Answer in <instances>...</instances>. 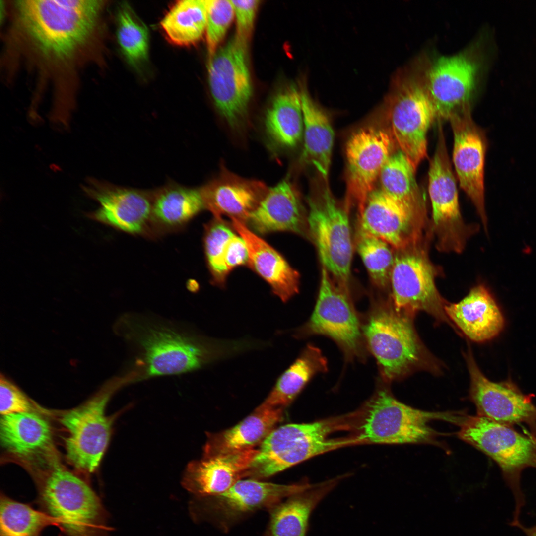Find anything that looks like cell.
Listing matches in <instances>:
<instances>
[{"label":"cell","instance_id":"obj_9","mask_svg":"<svg viewBox=\"0 0 536 536\" xmlns=\"http://www.w3.org/2000/svg\"><path fill=\"white\" fill-rule=\"evenodd\" d=\"M133 383L127 374L108 380L82 404L65 412L60 421L66 429V457L76 469L87 473L98 467L108 446L112 419L105 414L108 402L122 387Z\"/></svg>","mask_w":536,"mask_h":536},{"label":"cell","instance_id":"obj_15","mask_svg":"<svg viewBox=\"0 0 536 536\" xmlns=\"http://www.w3.org/2000/svg\"><path fill=\"white\" fill-rule=\"evenodd\" d=\"M307 224L323 266L341 287L349 290L353 242L348 210L328 188L320 200L308 199Z\"/></svg>","mask_w":536,"mask_h":536},{"label":"cell","instance_id":"obj_24","mask_svg":"<svg viewBox=\"0 0 536 536\" xmlns=\"http://www.w3.org/2000/svg\"><path fill=\"white\" fill-rule=\"evenodd\" d=\"M445 313L469 339L483 342L493 339L502 331V313L487 288L479 285L456 303H447Z\"/></svg>","mask_w":536,"mask_h":536},{"label":"cell","instance_id":"obj_6","mask_svg":"<svg viewBox=\"0 0 536 536\" xmlns=\"http://www.w3.org/2000/svg\"><path fill=\"white\" fill-rule=\"evenodd\" d=\"M496 51L494 37L487 32L472 47L433 61L427 59L426 84L439 122L470 110Z\"/></svg>","mask_w":536,"mask_h":536},{"label":"cell","instance_id":"obj_31","mask_svg":"<svg viewBox=\"0 0 536 536\" xmlns=\"http://www.w3.org/2000/svg\"><path fill=\"white\" fill-rule=\"evenodd\" d=\"M204 208L200 189L170 184L153 192V236L182 229Z\"/></svg>","mask_w":536,"mask_h":536},{"label":"cell","instance_id":"obj_23","mask_svg":"<svg viewBox=\"0 0 536 536\" xmlns=\"http://www.w3.org/2000/svg\"><path fill=\"white\" fill-rule=\"evenodd\" d=\"M234 230L245 241L248 264L270 286L283 302L298 293L299 274L276 250L256 234L243 222L231 218Z\"/></svg>","mask_w":536,"mask_h":536},{"label":"cell","instance_id":"obj_28","mask_svg":"<svg viewBox=\"0 0 536 536\" xmlns=\"http://www.w3.org/2000/svg\"><path fill=\"white\" fill-rule=\"evenodd\" d=\"M340 478L317 484L293 494L271 508L264 536H306L311 515Z\"/></svg>","mask_w":536,"mask_h":536},{"label":"cell","instance_id":"obj_29","mask_svg":"<svg viewBox=\"0 0 536 536\" xmlns=\"http://www.w3.org/2000/svg\"><path fill=\"white\" fill-rule=\"evenodd\" d=\"M282 417V409L259 405L233 427L210 434L203 448V456L228 455L254 448L263 442Z\"/></svg>","mask_w":536,"mask_h":536},{"label":"cell","instance_id":"obj_43","mask_svg":"<svg viewBox=\"0 0 536 536\" xmlns=\"http://www.w3.org/2000/svg\"><path fill=\"white\" fill-rule=\"evenodd\" d=\"M515 527L521 530L526 536H536V524L531 527H526L520 522Z\"/></svg>","mask_w":536,"mask_h":536},{"label":"cell","instance_id":"obj_13","mask_svg":"<svg viewBox=\"0 0 536 536\" xmlns=\"http://www.w3.org/2000/svg\"><path fill=\"white\" fill-rule=\"evenodd\" d=\"M322 266L318 298L309 320L295 330L293 336L303 338L314 335L335 341L346 359L362 358V326L349 290L334 282Z\"/></svg>","mask_w":536,"mask_h":536},{"label":"cell","instance_id":"obj_14","mask_svg":"<svg viewBox=\"0 0 536 536\" xmlns=\"http://www.w3.org/2000/svg\"><path fill=\"white\" fill-rule=\"evenodd\" d=\"M247 46L235 35L209 60L211 96L219 113L233 129L245 125L252 96Z\"/></svg>","mask_w":536,"mask_h":536},{"label":"cell","instance_id":"obj_25","mask_svg":"<svg viewBox=\"0 0 536 536\" xmlns=\"http://www.w3.org/2000/svg\"><path fill=\"white\" fill-rule=\"evenodd\" d=\"M244 223L261 234L276 231L301 234L307 226L299 195L288 179L269 188Z\"/></svg>","mask_w":536,"mask_h":536},{"label":"cell","instance_id":"obj_35","mask_svg":"<svg viewBox=\"0 0 536 536\" xmlns=\"http://www.w3.org/2000/svg\"><path fill=\"white\" fill-rule=\"evenodd\" d=\"M55 521L42 511L15 501L4 495L0 499V536H41Z\"/></svg>","mask_w":536,"mask_h":536},{"label":"cell","instance_id":"obj_8","mask_svg":"<svg viewBox=\"0 0 536 536\" xmlns=\"http://www.w3.org/2000/svg\"><path fill=\"white\" fill-rule=\"evenodd\" d=\"M459 418L450 413L413 408L382 388L360 410L354 436L361 444L430 443L436 435L429 426L430 421L443 419L458 423Z\"/></svg>","mask_w":536,"mask_h":536},{"label":"cell","instance_id":"obj_10","mask_svg":"<svg viewBox=\"0 0 536 536\" xmlns=\"http://www.w3.org/2000/svg\"><path fill=\"white\" fill-rule=\"evenodd\" d=\"M429 235L406 247L395 250L390 283L391 300L395 308L414 315L422 311L437 321L451 326L445 311L448 302L442 297L435 284L437 269L430 261Z\"/></svg>","mask_w":536,"mask_h":536},{"label":"cell","instance_id":"obj_2","mask_svg":"<svg viewBox=\"0 0 536 536\" xmlns=\"http://www.w3.org/2000/svg\"><path fill=\"white\" fill-rule=\"evenodd\" d=\"M100 0H18V25L47 61L66 64L91 40L103 6Z\"/></svg>","mask_w":536,"mask_h":536},{"label":"cell","instance_id":"obj_17","mask_svg":"<svg viewBox=\"0 0 536 536\" xmlns=\"http://www.w3.org/2000/svg\"><path fill=\"white\" fill-rule=\"evenodd\" d=\"M84 191L99 204L88 214L95 221L134 235L152 236L153 192L117 186L94 179Z\"/></svg>","mask_w":536,"mask_h":536},{"label":"cell","instance_id":"obj_30","mask_svg":"<svg viewBox=\"0 0 536 536\" xmlns=\"http://www.w3.org/2000/svg\"><path fill=\"white\" fill-rule=\"evenodd\" d=\"M303 117L304 144L301 159L313 166L327 181L334 133L326 112L310 95L305 85L300 88Z\"/></svg>","mask_w":536,"mask_h":536},{"label":"cell","instance_id":"obj_12","mask_svg":"<svg viewBox=\"0 0 536 536\" xmlns=\"http://www.w3.org/2000/svg\"><path fill=\"white\" fill-rule=\"evenodd\" d=\"M458 436L493 459L509 476L515 500L514 511L521 512L525 500L515 476L525 467H536V441L508 425L478 414L463 418Z\"/></svg>","mask_w":536,"mask_h":536},{"label":"cell","instance_id":"obj_41","mask_svg":"<svg viewBox=\"0 0 536 536\" xmlns=\"http://www.w3.org/2000/svg\"><path fill=\"white\" fill-rule=\"evenodd\" d=\"M236 23V36L248 43L253 32L260 5L257 0H231Z\"/></svg>","mask_w":536,"mask_h":536},{"label":"cell","instance_id":"obj_42","mask_svg":"<svg viewBox=\"0 0 536 536\" xmlns=\"http://www.w3.org/2000/svg\"><path fill=\"white\" fill-rule=\"evenodd\" d=\"M223 260L228 272L237 267L248 264V249L245 241L240 235L235 234L228 241Z\"/></svg>","mask_w":536,"mask_h":536},{"label":"cell","instance_id":"obj_1","mask_svg":"<svg viewBox=\"0 0 536 536\" xmlns=\"http://www.w3.org/2000/svg\"><path fill=\"white\" fill-rule=\"evenodd\" d=\"M115 330L134 353L130 371L137 382L194 371L253 349L248 339L207 337L138 314L122 315Z\"/></svg>","mask_w":536,"mask_h":536},{"label":"cell","instance_id":"obj_19","mask_svg":"<svg viewBox=\"0 0 536 536\" xmlns=\"http://www.w3.org/2000/svg\"><path fill=\"white\" fill-rule=\"evenodd\" d=\"M465 357L470 377L469 395L478 415L508 425L536 421V407L512 383L488 379L469 349Z\"/></svg>","mask_w":536,"mask_h":536},{"label":"cell","instance_id":"obj_5","mask_svg":"<svg viewBox=\"0 0 536 536\" xmlns=\"http://www.w3.org/2000/svg\"><path fill=\"white\" fill-rule=\"evenodd\" d=\"M386 99L390 132L415 169L427 156V134L436 119L421 58L398 71Z\"/></svg>","mask_w":536,"mask_h":536},{"label":"cell","instance_id":"obj_26","mask_svg":"<svg viewBox=\"0 0 536 536\" xmlns=\"http://www.w3.org/2000/svg\"><path fill=\"white\" fill-rule=\"evenodd\" d=\"M415 171L399 150L388 158L379 178L381 189L404 209L416 231L424 235L429 231V223L425 200L416 180Z\"/></svg>","mask_w":536,"mask_h":536},{"label":"cell","instance_id":"obj_38","mask_svg":"<svg viewBox=\"0 0 536 536\" xmlns=\"http://www.w3.org/2000/svg\"><path fill=\"white\" fill-rule=\"evenodd\" d=\"M234 234L231 227L222 218H214L205 227L203 243L207 265L214 282L220 286L229 273L223 260L225 248Z\"/></svg>","mask_w":536,"mask_h":536},{"label":"cell","instance_id":"obj_16","mask_svg":"<svg viewBox=\"0 0 536 536\" xmlns=\"http://www.w3.org/2000/svg\"><path fill=\"white\" fill-rule=\"evenodd\" d=\"M395 143L390 130L374 127L361 129L350 137L345 151L348 210L354 204L361 214L383 167L393 153Z\"/></svg>","mask_w":536,"mask_h":536},{"label":"cell","instance_id":"obj_18","mask_svg":"<svg viewBox=\"0 0 536 536\" xmlns=\"http://www.w3.org/2000/svg\"><path fill=\"white\" fill-rule=\"evenodd\" d=\"M454 134L453 160L459 184L469 198L487 231L484 166L487 141L472 120L470 110L449 120Z\"/></svg>","mask_w":536,"mask_h":536},{"label":"cell","instance_id":"obj_3","mask_svg":"<svg viewBox=\"0 0 536 536\" xmlns=\"http://www.w3.org/2000/svg\"><path fill=\"white\" fill-rule=\"evenodd\" d=\"M413 315L397 310L391 298L375 304L362 326V335L386 382L414 372H440V363L421 341Z\"/></svg>","mask_w":536,"mask_h":536},{"label":"cell","instance_id":"obj_32","mask_svg":"<svg viewBox=\"0 0 536 536\" xmlns=\"http://www.w3.org/2000/svg\"><path fill=\"white\" fill-rule=\"evenodd\" d=\"M266 133L280 148L295 146L303 134V117L300 91L291 85L278 93L268 108L265 117Z\"/></svg>","mask_w":536,"mask_h":536},{"label":"cell","instance_id":"obj_27","mask_svg":"<svg viewBox=\"0 0 536 536\" xmlns=\"http://www.w3.org/2000/svg\"><path fill=\"white\" fill-rule=\"evenodd\" d=\"M0 439L6 452L26 461L43 459L53 448L50 424L33 411L1 416Z\"/></svg>","mask_w":536,"mask_h":536},{"label":"cell","instance_id":"obj_7","mask_svg":"<svg viewBox=\"0 0 536 536\" xmlns=\"http://www.w3.org/2000/svg\"><path fill=\"white\" fill-rule=\"evenodd\" d=\"M37 484L41 511L55 521L63 536H109L108 513L80 477L55 464Z\"/></svg>","mask_w":536,"mask_h":536},{"label":"cell","instance_id":"obj_33","mask_svg":"<svg viewBox=\"0 0 536 536\" xmlns=\"http://www.w3.org/2000/svg\"><path fill=\"white\" fill-rule=\"evenodd\" d=\"M328 370L327 361L317 347L307 345L295 361L277 379L260 406L283 409L289 405L316 374Z\"/></svg>","mask_w":536,"mask_h":536},{"label":"cell","instance_id":"obj_11","mask_svg":"<svg viewBox=\"0 0 536 536\" xmlns=\"http://www.w3.org/2000/svg\"><path fill=\"white\" fill-rule=\"evenodd\" d=\"M310 485L306 482L279 484L254 479H240L220 494L194 497L189 504L190 512L195 521L208 522L226 532L254 513L268 511Z\"/></svg>","mask_w":536,"mask_h":536},{"label":"cell","instance_id":"obj_39","mask_svg":"<svg viewBox=\"0 0 536 536\" xmlns=\"http://www.w3.org/2000/svg\"><path fill=\"white\" fill-rule=\"evenodd\" d=\"M234 18V8L231 0H207L205 33L209 60L218 50Z\"/></svg>","mask_w":536,"mask_h":536},{"label":"cell","instance_id":"obj_21","mask_svg":"<svg viewBox=\"0 0 536 536\" xmlns=\"http://www.w3.org/2000/svg\"><path fill=\"white\" fill-rule=\"evenodd\" d=\"M257 451L252 448L228 455L203 456L191 462L184 473L183 486L194 498L223 493L245 477Z\"/></svg>","mask_w":536,"mask_h":536},{"label":"cell","instance_id":"obj_36","mask_svg":"<svg viewBox=\"0 0 536 536\" xmlns=\"http://www.w3.org/2000/svg\"><path fill=\"white\" fill-rule=\"evenodd\" d=\"M356 247L373 283L386 288L390 283L394 249L385 241L359 230Z\"/></svg>","mask_w":536,"mask_h":536},{"label":"cell","instance_id":"obj_40","mask_svg":"<svg viewBox=\"0 0 536 536\" xmlns=\"http://www.w3.org/2000/svg\"><path fill=\"white\" fill-rule=\"evenodd\" d=\"M28 398L2 374L0 378V413L1 416L33 411Z\"/></svg>","mask_w":536,"mask_h":536},{"label":"cell","instance_id":"obj_22","mask_svg":"<svg viewBox=\"0 0 536 536\" xmlns=\"http://www.w3.org/2000/svg\"><path fill=\"white\" fill-rule=\"evenodd\" d=\"M359 222V231L385 241L394 250L403 249L427 235H420L404 209L381 189L369 195Z\"/></svg>","mask_w":536,"mask_h":536},{"label":"cell","instance_id":"obj_4","mask_svg":"<svg viewBox=\"0 0 536 536\" xmlns=\"http://www.w3.org/2000/svg\"><path fill=\"white\" fill-rule=\"evenodd\" d=\"M349 414L274 428L260 444L245 476L269 477L303 461L339 448L356 445L353 438L327 439L331 433L351 429Z\"/></svg>","mask_w":536,"mask_h":536},{"label":"cell","instance_id":"obj_34","mask_svg":"<svg viewBox=\"0 0 536 536\" xmlns=\"http://www.w3.org/2000/svg\"><path fill=\"white\" fill-rule=\"evenodd\" d=\"M207 0H183L173 4L160 22L167 39L179 46L197 43L205 33Z\"/></svg>","mask_w":536,"mask_h":536},{"label":"cell","instance_id":"obj_37","mask_svg":"<svg viewBox=\"0 0 536 536\" xmlns=\"http://www.w3.org/2000/svg\"><path fill=\"white\" fill-rule=\"evenodd\" d=\"M117 40L124 55L132 64L145 61L148 56L149 34L147 27L127 4L119 8Z\"/></svg>","mask_w":536,"mask_h":536},{"label":"cell","instance_id":"obj_20","mask_svg":"<svg viewBox=\"0 0 536 536\" xmlns=\"http://www.w3.org/2000/svg\"><path fill=\"white\" fill-rule=\"evenodd\" d=\"M268 189L262 181L244 178L223 170L200 191L205 208L214 218L226 215L245 223Z\"/></svg>","mask_w":536,"mask_h":536}]
</instances>
